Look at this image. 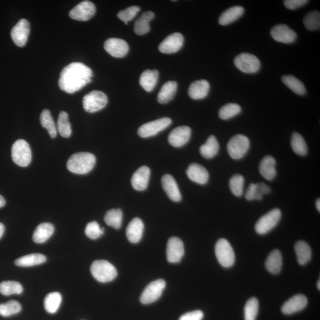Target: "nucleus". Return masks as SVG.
I'll return each mask as SVG.
<instances>
[{"label": "nucleus", "instance_id": "obj_1", "mask_svg": "<svg viewBox=\"0 0 320 320\" xmlns=\"http://www.w3.org/2000/svg\"><path fill=\"white\" fill-rule=\"evenodd\" d=\"M92 77L90 68L81 63H73L61 71L58 84L61 90L73 94L90 83Z\"/></svg>", "mask_w": 320, "mask_h": 320}, {"label": "nucleus", "instance_id": "obj_2", "mask_svg": "<svg viewBox=\"0 0 320 320\" xmlns=\"http://www.w3.org/2000/svg\"><path fill=\"white\" fill-rule=\"evenodd\" d=\"M96 157L89 153H79L70 157L67 163L68 170L77 174H85L93 170Z\"/></svg>", "mask_w": 320, "mask_h": 320}, {"label": "nucleus", "instance_id": "obj_3", "mask_svg": "<svg viewBox=\"0 0 320 320\" xmlns=\"http://www.w3.org/2000/svg\"><path fill=\"white\" fill-rule=\"evenodd\" d=\"M90 271L94 278L101 283L112 281L118 275L115 266L104 260L94 261L91 264Z\"/></svg>", "mask_w": 320, "mask_h": 320}, {"label": "nucleus", "instance_id": "obj_4", "mask_svg": "<svg viewBox=\"0 0 320 320\" xmlns=\"http://www.w3.org/2000/svg\"><path fill=\"white\" fill-rule=\"evenodd\" d=\"M11 158L15 164L25 167L32 160L31 149L28 143L23 140H18L13 145Z\"/></svg>", "mask_w": 320, "mask_h": 320}, {"label": "nucleus", "instance_id": "obj_5", "mask_svg": "<svg viewBox=\"0 0 320 320\" xmlns=\"http://www.w3.org/2000/svg\"><path fill=\"white\" fill-rule=\"evenodd\" d=\"M108 103V98L105 93L100 91L94 90L85 95L83 97L82 105L86 112L94 113L103 109Z\"/></svg>", "mask_w": 320, "mask_h": 320}, {"label": "nucleus", "instance_id": "obj_6", "mask_svg": "<svg viewBox=\"0 0 320 320\" xmlns=\"http://www.w3.org/2000/svg\"><path fill=\"white\" fill-rule=\"evenodd\" d=\"M215 254L221 266L229 268L235 262V254L232 245L227 240L221 239L215 245Z\"/></svg>", "mask_w": 320, "mask_h": 320}, {"label": "nucleus", "instance_id": "obj_7", "mask_svg": "<svg viewBox=\"0 0 320 320\" xmlns=\"http://www.w3.org/2000/svg\"><path fill=\"white\" fill-rule=\"evenodd\" d=\"M250 145V141L245 135H236L227 144L228 153L233 159H241L247 153Z\"/></svg>", "mask_w": 320, "mask_h": 320}, {"label": "nucleus", "instance_id": "obj_8", "mask_svg": "<svg viewBox=\"0 0 320 320\" xmlns=\"http://www.w3.org/2000/svg\"><path fill=\"white\" fill-rule=\"evenodd\" d=\"M281 218V211L280 209H274L257 221L255 226V230L258 235H265L277 226Z\"/></svg>", "mask_w": 320, "mask_h": 320}, {"label": "nucleus", "instance_id": "obj_9", "mask_svg": "<svg viewBox=\"0 0 320 320\" xmlns=\"http://www.w3.org/2000/svg\"><path fill=\"white\" fill-rule=\"evenodd\" d=\"M235 66L241 72L247 74H254L258 72L261 64L255 55L242 53L235 58L234 61Z\"/></svg>", "mask_w": 320, "mask_h": 320}, {"label": "nucleus", "instance_id": "obj_10", "mask_svg": "<svg viewBox=\"0 0 320 320\" xmlns=\"http://www.w3.org/2000/svg\"><path fill=\"white\" fill-rule=\"evenodd\" d=\"M164 280L160 279L153 281L145 288L141 295L140 301L143 304L155 303L161 296L162 292L165 288Z\"/></svg>", "mask_w": 320, "mask_h": 320}, {"label": "nucleus", "instance_id": "obj_11", "mask_svg": "<svg viewBox=\"0 0 320 320\" xmlns=\"http://www.w3.org/2000/svg\"><path fill=\"white\" fill-rule=\"evenodd\" d=\"M171 119L169 118H162L156 121L147 123L141 126L138 130V134L141 138H149L155 136L159 132L167 128L171 124Z\"/></svg>", "mask_w": 320, "mask_h": 320}, {"label": "nucleus", "instance_id": "obj_12", "mask_svg": "<svg viewBox=\"0 0 320 320\" xmlns=\"http://www.w3.org/2000/svg\"><path fill=\"white\" fill-rule=\"evenodd\" d=\"M96 6L90 1L80 2L70 11L69 16L73 20L87 21L90 20L96 13Z\"/></svg>", "mask_w": 320, "mask_h": 320}, {"label": "nucleus", "instance_id": "obj_13", "mask_svg": "<svg viewBox=\"0 0 320 320\" xmlns=\"http://www.w3.org/2000/svg\"><path fill=\"white\" fill-rule=\"evenodd\" d=\"M30 32L29 21L24 18L19 20L11 31V37L14 44L17 47H24L26 44Z\"/></svg>", "mask_w": 320, "mask_h": 320}, {"label": "nucleus", "instance_id": "obj_14", "mask_svg": "<svg viewBox=\"0 0 320 320\" xmlns=\"http://www.w3.org/2000/svg\"><path fill=\"white\" fill-rule=\"evenodd\" d=\"M184 38L182 34L180 33H172L160 44L159 49L163 54L176 53L182 48Z\"/></svg>", "mask_w": 320, "mask_h": 320}, {"label": "nucleus", "instance_id": "obj_15", "mask_svg": "<svg viewBox=\"0 0 320 320\" xmlns=\"http://www.w3.org/2000/svg\"><path fill=\"white\" fill-rule=\"evenodd\" d=\"M166 254H167L168 262L171 263L180 262L184 254L183 242L181 239L176 237L169 239Z\"/></svg>", "mask_w": 320, "mask_h": 320}, {"label": "nucleus", "instance_id": "obj_16", "mask_svg": "<svg viewBox=\"0 0 320 320\" xmlns=\"http://www.w3.org/2000/svg\"><path fill=\"white\" fill-rule=\"evenodd\" d=\"M104 48L107 53L115 58H123L127 55L129 46L124 40L110 38L104 42Z\"/></svg>", "mask_w": 320, "mask_h": 320}, {"label": "nucleus", "instance_id": "obj_17", "mask_svg": "<svg viewBox=\"0 0 320 320\" xmlns=\"http://www.w3.org/2000/svg\"><path fill=\"white\" fill-rule=\"evenodd\" d=\"M191 132V129L187 126H181L175 128L168 135L169 144L176 148L184 146L189 142Z\"/></svg>", "mask_w": 320, "mask_h": 320}, {"label": "nucleus", "instance_id": "obj_18", "mask_svg": "<svg viewBox=\"0 0 320 320\" xmlns=\"http://www.w3.org/2000/svg\"><path fill=\"white\" fill-rule=\"evenodd\" d=\"M270 35L275 41L287 44L294 42L297 37V33L286 24L274 26L270 31Z\"/></svg>", "mask_w": 320, "mask_h": 320}, {"label": "nucleus", "instance_id": "obj_19", "mask_svg": "<svg viewBox=\"0 0 320 320\" xmlns=\"http://www.w3.org/2000/svg\"><path fill=\"white\" fill-rule=\"evenodd\" d=\"M307 298L303 294H298L285 302L281 308V311L285 315H291L301 312L307 307Z\"/></svg>", "mask_w": 320, "mask_h": 320}, {"label": "nucleus", "instance_id": "obj_20", "mask_svg": "<svg viewBox=\"0 0 320 320\" xmlns=\"http://www.w3.org/2000/svg\"><path fill=\"white\" fill-rule=\"evenodd\" d=\"M150 174V169L147 166H143L138 168L131 178V183L134 189L138 191L146 190L149 183Z\"/></svg>", "mask_w": 320, "mask_h": 320}, {"label": "nucleus", "instance_id": "obj_21", "mask_svg": "<svg viewBox=\"0 0 320 320\" xmlns=\"http://www.w3.org/2000/svg\"><path fill=\"white\" fill-rule=\"evenodd\" d=\"M161 183L163 189L171 201L173 202L181 201V195L177 183L171 175H164L161 178Z\"/></svg>", "mask_w": 320, "mask_h": 320}, {"label": "nucleus", "instance_id": "obj_22", "mask_svg": "<svg viewBox=\"0 0 320 320\" xmlns=\"http://www.w3.org/2000/svg\"><path fill=\"white\" fill-rule=\"evenodd\" d=\"M186 174L190 180L199 184H205L209 180V173L207 169L197 163L190 164L187 169Z\"/></svg>", "mask_w": 320, "mask_h": 320}, {"label": "nucleus", "instance_id": "obj_23", "mask_svg": "<svg viewBox=\"0 0 320 320\" xmlns=\"http://www.w3.org/2000/svg\"><path fill=\"white\" fill-rule=\"evenodd\" d=\"M144 229L143 221L139 218H135L129 224L127 229V238L132 243H137L142 238Z\"/></svg>", "mask_w": 320, "mask_h": 320}, {"label": "nucleus", "instance_id": "obj_24", "mask_svg": "<svg viewBox=\"0 0 320 320\" xmlns=\"http://www.w3.org/2000/svg\"><path fill=\"white\" fill-rule=\"evenodd\" d=\"M209 88L210 85L207 80H201L194 81L189 88V96L194 100L202 99L207 96Z\"/></svg>", "mask_w": 320, "mask_h": 320}, {"label": "nucleus", "instance_id": "obj_25", "mask_svg": "<svg viewBox=\"0 0 320 320\" xmlns=\"http://www.w3.org/2000/svg\"><path fill=\"white\" fill-rule=\"evenodd\" d=\"M259 171L266 180H273L276 176L275 159L270 156L264 157L260 163Z\"/></svg>", "mask_w": 320, "mask_h": 320}, {"label": "nucleus", "instance_id": "obj_26", "mask_svg": "<svg viewBox=\"0 0 320 320\" xmlns=\"http://www.w3.org/2000/svg\"><path fill=\"white\" fill-rule=\"evenodd\" d=\"M270 191V187L265 183H251L245 193V198L247 201L261 200L264 195L269 194Z\"/></svg>", "mask_w": 320, "mask_h": 320}, {"label": "nucleus", "instance_id": "obj_27", "mask_svg": "<svg viewBox=\"0 0 320 320\" xmlns=\"http://www.w3.org/2000/svg\"><path fill=\"white\" fill-rule=\"evenodd\" d=\"M54 226L51 223H42L37 227L33 235V241L42 244L47 241L54 233Z\"/></svg>", "mask_w": 320, "mask_h": 320}, {"label": "nucleus", "instance_id": "obj_28", "mask_svg": "<svg viewBox=\"0 0 320 320\" xmlns=\"http://www.w3.org/2000/svg\"><path fill=\"white\" fill-rule=\"evenodd\" d=\"M244 13V9L241 6H234L221 14L218 22L222 26L229 25L238 20Z\"/></svg>", "mask_w": 320, "mask_h": 320}, {"label": "nucleus", "instance_id": "obj_29", "mask_svg": "<svg viewBox=\"0 0 320 320\" xmlns=\"http://www.w3.org/2000/svg\"><path fill=\"white\" fill-rule=\"evenodd\" d=\"M159 72L158 70H147L140 77V84L147 92L152 91L158 81Z\"/></svg>", "mask_w": 320, "mask_h": 320}, {"label": "nucleus", "instance_id": "obj_30", "mask_svg": "<svg viewBox=\"0 0 320 320\" xmlns=\"http://www.w3.org/2000/svg\"><path fill=\"white\" fill-rule=\"evenodd\" d=\"M155 16V14L152 11L144 12L135 22V33L138 35L142 36L149 32L150 30V21Z\"/></svg>", "mask_w": 320, "mask_h": 320}, {"label": "nucleus", "instance_id": "obj_31", "mask_svg": "<svg viewBox=\"0 0 320 320\" xmlns=\"http://www.w3.org/2000/svg\"><path fill=\"white\" fill-rule=\"evenodd\" d=\"M282 266V257L281 252L274 250L267 257L265 267L267 271L273 275H277L281 272Z\"/></svg>", "mask_w": 320, "mask_h": 320}, {"label": "nucleus", "instance_id": "obj_32", "mask_svg": "<svg viewBox=\"0 0 320 320\" xmlns=\"http://www.w3.org/2000/svg\"><path fill=\"white\" fill-rule=\"evenodd\" d=\"M177 89L176 81L165 82L160 90L158 96V102L161 104L167 103L173 99Z\"/></svg>", "mask_w": 320, "mask_h": 320}, {"label": "nucleus", "instance_id": "obj_33", "mask_svg": "<svg viewBox=\"0 0 320 320\" xmlns=\"http://www.w3.org/2000/svg\"><path fill=\"white\" fill-rule=\"evenodd\" d=\"M295 251L297 254L298 262L301 265H305L309 262L312 258V248L306 241H298L295 243Z\"/></svg>", "mask_w": 320, "mask_h": 320}, {"label": "nucleus", "instance_id": "obj_34", "mask_svg": "<svg viewBox=\"0 0 320 320\" xmlns=\"http://www.w3.org/2000/svg\"><path fill=\"white\" fill-rule=\"evenodd\" d=\"M220 146L216 137L211 135L207 142L200 148V153L206 159H211L216 156L219 152Z\"/></svg>", "mask_w": 320, "mask_h": 320}, {"label": "nucleus", "instance_id": "obj_35", "mask_svg": "<svg viewBox=\"0 0 320 320\" xmlns=\"http://www.w3.org/2000/svg\"><path fill=\"white\" fill-rule=\"evenodd\" d=\"M47 257L41 254H30L17 258L14 261L16 266L20 267H30L39 265L45 262Z\"/></svg>", "mask_w": 320, "mask_h": 320}, {"label": "nucleus", "instance_id": "obj_36", "mask_svg": "<svg viewBox=\"0 0 320 320\" xmlns=\"http://www.w3.org/2000/svg\"><path fill=\"white\" fill-rule=\"evenodd\" d=\"M283 83L295 94L304 96L307 93L306 87L300 80L291 75L284 76L282 78Z\"/></svg>", "mask_w": 320, "mask_h": 320}, {"label": "nucleus", "instance_id": "obj_37", "mask_svg": "<svg viewBox=\"0 0 320 320\" xmlns=\"http://www.w3.org/2000/svg\"><path fill=\"white\" fill-rule=\"evenodd\" d=\"M62 302V296L59 292H51L47 295L44 300L45 309L48 313H57Z\"/></svg>", "mask_w": 320, "mask_h": 320}, {"label": "nucleus", "instance_id": "obj_38", "mask_svg": "<svg viewBox=\"0 0 320 320\" xmlns=\"http://www.w3.org/2000/svg\"><path fill=\"white\" fill-rule=\"evenodd\" d=\"M40 121L43 128L47 129L48 133L52 138H56L57 129L50 111L48 109L43 110L40 116Z\"/></svg>", "mask_w": 320, "mask_h": 320}, {"label": "nucleus", "instance_id": "obj_39", "mask_svg": "<svg viewBox=\"0 0 320 320\" xmlns=\"http://www.w3.org/2000/svg\"><path fill=\"white\" fill-rule=\"evenodd\" d=\"M57 129L61 136L64 138H69L72 135V126L69 122V115L66 112L62 111L59 114Z\"/></svg>", "mask_w": 320, "mask_h": 320}, {"label": "nucleus", "instance_id": "obj_40", "mask_svg": "<svg viewBox=\"0 0 320 320\" xmlns=\"http://www.w3.org/2000/svg\"><path fill=\"white\" fill-rule=\"evenodd\" d=\"M291 144L292 150L301 156H305L308 153L307 145L302 135L298 132H294L292 135Z\"/></svg>", "mask_w": 320, "mask_h": 320}, {"label": "nucleus", "instance_id": "obj_41", "mask_svg": "<svg viewBox=\"0 0 320 320\" xmlns=\"http://www.w3.org/2000/svg\"><path fill=\"white\" fill-rule=\"evenodd\" d=\"M122 211L120 209H117L107 211L104 219L109 226L115 229H119L122 226Z\"/></svg>", "mask_w": 320, "mask_h": 320}, {"label": "nucleus", "instance_id": "obj_42", "mask_svg": "<svg viewBox=\"0 0 320 320\" xmlns=\"http://www.w3.org/2000/svg\"><path fill=\"white\" fill-rule=\"evenodd\" d=\"M23 288L19 282L16 281H4L0 283V293L5 296L13 294L19 295L22 293Z\"/></svg>", "mask_w": 320, "mask_h": 320}, {"label": "nucleus", "instance_id": "obj_43", "mask_svg": "<svg viewBox=\"0 0 320 320\" xmlns=\"http://www.w3.org/2000/svg\"><path fill=\"white\" fill-rule=\"evenodd\" d=\"M241 112V107L237 103H228L220 110L219 117L223 120H229L234 118Z\"/></svg>", "mask_w": 320, "mask_h": 320}, {"label": "nucleus", "instance_id": "obj_44", "mask_svg": "<svg viewBox=\"0 0 320 320\" xmlns=\"http://www.w3.org/2000/svg\"><path fill=\"white\" fill-rule=\"evenodd\" d=\"M21 310V306L17 301L11 300L8 302L0 304V316L10 317L19 313Z\"/></svg>", "mask_w": 320, "mask_h": 320}, {"label": "nucleus", "instance_id": "obj_45", "mask_svg": "<svg viewBox=\"0 0 320 320\" xmlns=\"http://www.w3.org/2000/svg\"><path fill=\"white\" fill-rule=\"evenodd\" d=\"M304 24L306 29L311 31L319 30L320 28V12L313 11L307 14L304 18Z\"/></svg>", "mask_w": 320, "mask_h": 320}, {"label": "nucleus", "instance_id": "obj_46", "mask_svg": "<svg viewBox=\"0 0 320 320\" xmlns=\"http://www.w3.org/2000/svg\"><path fill=\"white\" fill-rule=\"evenodd\" d=\"M244 178L241 175L236 174L230 178L229 186L234 195L240 197L244 190Z\"/></svg>", "mask_w": 320, "mask_h": 320}, {"label": "nucleus", "instance_id": "obj_47", "mask_svg": "<svg viewBox=\"0 0 320 320\" xmlns=\"http://www.w3.org/2000/svg\"><path fill=\"white\" fill-rule=\"evenodd\" d=\"M258 301L256 298H251L244 307V320H256L258 312Z\"/></svg>", "mask_w": 320, "mask_h": 320}, {"label": "nucleus", "instance_id": "obj_48", "mask_svg": "<svg viewBox=\"0 0 320 320\" xmlns=\"http://www.w3.org/2000/svg\"><path fill=\"white\" fill-rule=\"evenodd\" d=\"M104 229H100L99 225L96 221L89 223L85 227V234L89 239L96 240L104 235Z\"/></svg>", "mask_w": 320, "mask_h": 320}, {"label": "nucleus", "instance_id": "obj_49", "mask_svg": "<svg viewBox=\"0 0 320 320\" xmlns=\"http://www.w3.org/2000/svg\"><path fill=\"white\" fill-rule=\"evenodd\" d=\"M140 10L141 8L139 6H131L124 10L119 11L118 17L120 20L124 21L126 25H128L129 21L134 19Z\"/></svg>", "mask_w": 320, "mask_h": 320}, {"label": "nucleus", "instance_id": "obj_50", "mask_svg": "<svg viewBox=\"0 0 320 320\" xmlns=\"http://www.w3.org/2000/svg\"><path fill=\"white\" fill-rule=\"evenodd\" d=\"M204 318V313L201 311L196 310L187 313L180 317L179 320H202Z\"/></svg>", "mask_w": 320, "mask_h": 320}, {"label": "nucleus", "instance_id": "obj_51", "mask_svg": "<svg viewBox=\"0 0 320 320\" xmlns=\"http://www.w3.org/2000/svg\"><path fill=\"white\" fill-rule=\"evenodd\" d=\"M307 0H285L284 1L286 7L289 10H295L301 7H303L308 3Z\"/></svg>", "mask_w": 320, "mask_h": 320}, {"label": "nucleus", "instance_id": "obj_52", "mask_svg": "<svg viewBox=\"0 0 320 320\" xmlns=\"http://www.w3.org/2000/svg\"><path fill=\"white\" fill-rule=\"evenodd\" d=\"M4 230L5 228L4 225L0 223V239H1L3 235H4Z\"/></svg>", "mask_w": 320, "mask_h": 320}, {"label": "nucleus", "instance_id": "obj_53", "mask_svg": "<svg viewBox=\"0 0 320 320\" xmlns=\"http://www.w3.org/2000/svg\"><path fill=\"white\" fill-rule=\"evenodd\" d=\"M5 205V201L4 198L1 195H0V208L4 207Z\"/></svg>", "mask_w": 320, "mask_h": 320}, {"label": "nucleus", "instance_id": "obj_54", "mask_svg": "<svg viewBox=\"0 0 320 320\" xmlns=\"http://www.w3.org/2000/svg\"><path fill=\"white\" fill-rule=\"evenodd\" d=\"M316 208L320 212V199H318L317 200L316 203Z\"/></svg>", "mask_w": 320, "mask_h": 320}, {"label": "nucleus", "instance_id": "obj_55", "mask_svg": "<svg viewBox=\"0 0 320 320\" xmlns=\"http://www.w3.org/2000/svg\"><path fill=\"white\" fill-rule=\"evenodd\" d=\"M318 288L320 290V280H319V281L318 282Z\"/></svg>", "mask_w": 320, "mask_h": 320}]
</instances>
